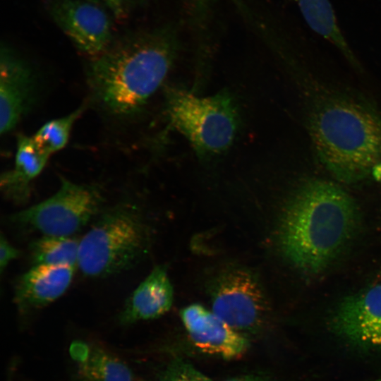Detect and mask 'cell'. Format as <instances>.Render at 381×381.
Masks as SVG:
<instances>
[{"label": "cell", "mask_w": 381, "mask_h": 381, "mask_svg": "<svg viewBox=\"0 0 381 381\" xmlns=\"http://www.w3.org/2000/svg\"><path fill=\"white\" fill-rule=\"evenodd\" d=\"M161 381H212L187 361L176 358L171 360L160 374Z\"/></svg>", "instance_id": "obj_19"}, {"label": "cell", "mask_w": 381, "mask_h": 381, "mask_svg": "<svg viewBox=\"0 0 381 381\" xmlns=\"http://www.w3.org/2000/svg\"><path fill=\"white\" fill-rule=\"evenodd\" d=\"M79 243L73 236H41L30 244V259L33 265L76 267Z\"/></svg>", "instance_id": "obj_17"}, {"label": "cell", "mask_w": 381, "mask_h": 381, "mask_svg": "<svg viewBox=\"0 0 381 381\" xmlns=\"http://www.w3.org/2000/svg\"><path fill=\"white\" fill-rule=\"evenodd\" d=\"M20 255V251L14 247L8 239L1 234L0 238V273L3 274L9 263L16 259Z\"/></svg>", "instance_id": "obj_20"}, {"label": "cell", "mask_w": 381, "mask_h": 381, "mask_svg": "<svg viewBox=\"0 0 381 381\" xmlns=\"http://www.w3.org/2000/svg\"><path fill=\"white\" fill-rule=\"evenodd\" d=\"M83 111L81 107L64 116L45 123L36 132L34 140L49 155L61 150L67 144L73 124Z\"/></svg>", "instance_id": "obj_18"}, {"label": "cell", "mask_w": 381, "mask_h": 381, "mask_svg": "<svg viewBox=\"0 0 381 381\" xmlns=\"http://www.w3.org/2000/svg\"><path fill=\"white\" fill-rule=\"evenodd\" d=\"M75 267L33 265L15 284L14 301L26 313L44 307L60 298L70 286Z\"/></svg>", "instance_id": "obj_12"}, {"label": "cell", "mask_w": 381, "mask_h": 381, "mask_svg": "<svg viewBox=\"0 0 381 381\" xmlns=\"http://www.w3.org/2000/svg\"><path fill=\"white\" fill-rule=\"evenodd\" d=\"M16 144L13 167L1 174L0 186L6 199L23 204L30 198L32 181L42 172L50 155L33 137L20 135Z\"/></svg>", "instance_id": "obj_14"}, {"label": "cell", "mask_w": 381, "mask_h": 381, "mask_svg": "<svg viewBox=\"0 0 381 381\" xmlns=\"http://www.w3.org/2000/svg\"><path fill=\"white\" fill-rule=\"evenodd\" d=\"M174 290L164 265L155 267L131 293L119 315L123 325L157 318L173 303Z\"/></svg>", "instance_id": "obj_13"}, {"label": "cell", "mask_w": 381, "mask_h": 381, "mask_svg": "<svg viewBox=\"0 0 381 381\" xmlns=\"http://www.w3.org/2000/svg\"><path fill=\"white\" fill-rule=\"evenodd\" d=\"M78 381H133L129 367L107 350L82 341L70 348Z\"/></svg>", "instance_id": "obj_15"}, {"label": "cell", "mask_w": 381, "mask_h": 381, "mask_svg": "<svg viewBox=\"0 0 381 381\" xmlns=\"http://www.w3.org/2000/svg\"><path fill=\"white\" fill-rule=\"evenodd\" d=\"M307 128L318 159L341 182L361 181L381 164V115L360 98L327 89L314 92Z\"/></svg>", "instance_id": "obj_3"}, {"label": "cell", "mask_w": 381, "mask_h": 381, "mask_svg": "<svg viewBox=\"0 0 381 381\" xmlns=\"http://www.w3.org/2000/svg\"><path fill=\"white\" fill-rule=\"evenodd\" d=\"M361 214L356 200L325 179L301 181L286 200L277 229L284 257L308 274L326 270L357 234Z\"/></svg>", "instance_id": "obj_1"}, {"label": "cell", "mask_w": 381, "mask_h": 381, "mask_svg": "<svg viewBox=\"0 0 381 381\" xmlns=\"http://www.w3.org/2000/svg\"><path fill=\"white\" fill-rule=\"evenodd\" d=\"M333 333L356 347L381 350V283L339 301L329 317Z\"/></svg>", "instance_id": "obj_8"}, {"label": "cell", "mask_w": 381, "mask_h": 381, "mask_svg": "<svg viewBox=\"0 0 381 381\" xmlns=\"http://www.w3.org/2000/svg\"><path fill=\"white\" fill-rule=\"evenodd\" d=\"M103 197L96 186L61 178L49 198L13 214L10 221L42 236H73L100 213Z\"/></svg>", "instance_id": "obj_6"}, {"label": "cell", "mask_w": 381, "mask_h": 381, "mask_svg": "<svg viewBox=\"0 0 381 381\" xmlns=\"http://www.w3.org/2000/svg\"><path fill=\"white\" fill-rule=\"evenodd\" d=\"M48 11L80 52L95 57L112 43L111 20L97 4L86 0H49Z\"/></svg>", "instance_id": "obj_9"}, {"label": "cell", "mask_w": 381, "mask_h": 381, "mask_svg": "<svg viewBox=\"0 0 381 381\" xmlns=\"http://www.w3.org/2000/svg\"><path fill=\"white\" fill-rule=\"evenodd\" d=\"M306 25L318 35L333 45L357 71L361 64L339 25L329 0H294Z\"/></svg>", "instance_id": "obj_16"}, {"label": "cell", "mask_w": 381, "mask_h": 381, "mask_svg": "<svg viewBox=\"0 0 381 381\" xmlns=\"http://www.w3.org/2000/svg\"><path fill=\"white\" fill-rule=\"evenodd\" d=\"M193 1L197 2L198 4H204L208 1L209 0H193Z\"/></svg>", "instance_id": "obj_23"}, {"label": "cell", "mask_w": 381, "mask_h": 381, "mask_svg": "<svg viewBox=\"0 0 381 381\" xmlns=\"http://www.w3.org/2000/svg\"><path fill=\"white\" fill-rule=\"evenodd\" d=\"M212 311L233 329L254 332L267 317L269 307L259 281L243 268L221 272L210 288Z\"/></svg>", "instance_id": "obj_7"}, {"label": "cell", "mask_w": 381, "mask_h": 381, "mask_svg": "<svg viewBox=\"0 0 381 381\" xmlns=\"http://www.w3.org/2000/svg\"><path fill=\"white\" fill-rule=\"evenodd\" d=\"M116 18L125 15L126 0H101Z\"/></svg>", "instance_id": "obj_21"}, {"label": "cell", "mask_w": 381, "mask_h": 381, "mask_svg": "<svg viewBox=\"0 0 381 381\" xmlns=\"http://www.w3.org/2000/svg\"><path fill=\"white\" fill-rule=\"evenodd\" d=\"M177 48L175 30L169 25L133 32L112 42L87 66L93 97L114 117L135 115L162 84Z\"/></svg>", "instance_id": "obj_2"}, {"label": "cell", "mask_w": 381, "mask_h": 381, "mask_svg": "<svg viewBox=\"0 0 381 381\" xmlns=\"http://www.w3.org/2000/svg\"><path fill=\"white\" fill-rule=\"evenodd\" d=\"M126 1H143V0H126Z\"/></svg>", "instance_id": "obj_25"}, {"label": "cell", "mask_w": 381, "mask_h": 381, "mask_svg": "<svg viewBox=\"0 0 381 381\" xmlns=\"http://www.w3.org/2000/svg\"><path fill=\"white\" fill-rule=\"evenodd\" d=\"M180 315L190 341L201 351L224 359L240 358L247 351L248 340L212 310L195 303Z\"/></svg>", "instance_id": "obj_11"}, {"label": "cell", "mask_w": 381, "mask_h": 381, "mask_svg": "<svg viewBox=\"0 0 381 381\" xmlns=\"http://www.w3.org/2000/svg\"><path fill=\"white\" fill-rule=\"evenodd\" d=\"M224 381H274L269 376L261 375H246L232 377Z\"/></svg>", "instance_id": "obj_22"}, {"label": "cell", "mask_w": 381, "mask_h": 381, "mask_svg": "<svg viewBox=\"0 0 381 381\" xmlns=\"http://www.w3.org/2000/svg\"><path fill=\"white\" fill-rule=\"evenodd\" d=\"M166 112L172 127L199 153L214 155L230 147L237 133L238 115L229 93L198 97L176 87L166 90Z\"/></svg>", "instance_id": "obj_5"}, {"label": "cell", "mask_w": 381, "mask_h": 381, "mask_svg": "<svg viewBox=\"0 0 381 381\" xmlns=\"http://www.w3.org/2000/svg\"><path fill=\"white\" fill-rule=\"evenodd\" d=\"M36 92L34 72L28 63L7 45L0 54V131H12L32 108Z\"/></svg>", "instance_id": "obj_10"}, {"label": "cell", "mask_w": 381, "mask_h": 381, "mask_svg": "<svg viewBox=\"0 0 381 381\" xmlns=\"http://www.w3.org/2000/svg\"><path fill=\"white\" fill-rule=\"evenodd\" d=\"M371 381H381V377Z\"/></svg>", "instance_id": "obj_24"}, {"label": "cell", "mask_w": 381, "mask_h": 381, "mask_svg": "<svg viewBox=\"0 0 381 381\" xmlns=\"http://www.w3.org/2000/svg\"><path fill=\"white\" fill-rule=\"evenodd\" d=\"M147 225L138 205L125 200L97 216L80 238L77 267L89 277H106L127 271L149 248Z\"/></svg>", "instance_id": "obj_4"}]
</instances>
